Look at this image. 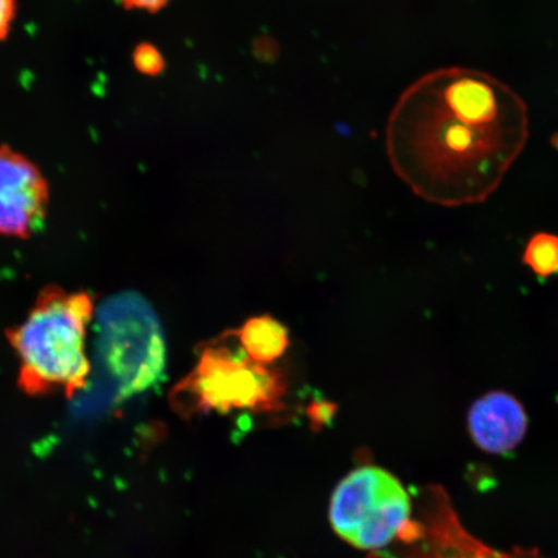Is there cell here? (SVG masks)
Here are the masks:
<instances>
[{
    "label": "cell",
    "instance_id": "7a4b0ae2",
    "mask_svg": "<svg viewBox=\"0 0 558 558\" xmlns=\"http://www.w3.org/2000/svg\"><path fill=\"white\" fill-rule=\"evenodd\" d=\"M93 312L86 292L68 294L58 288L40 292L25 323L9 331L10 343L20 355V384L26 393L62 389L70 397L86 386L90 365L85 343Z\"/></svg>",
    "mask_w": 558,
    "mask_h": 558
},
{
    "label": "cell",
    "instance_id": "9c48e42d",
    "mask_svg": "<svg viewBox=\"0 0 558 558\" xmlns=\"http://www.w3.org/2000/svg\"><path fill=\"white\" fill-rule=\"evenodd\" d=\"M521 263L532 274L541 279L558 276V234L536 232L530 236L521 254Z\"/></svg>",
    "mask_w": 558,
    "mask_h": 558
},
{
    "label": "cell",
    "instance_id": "6da1fadb",
    "mask_svg": "<svg viewBox=\"0 0 558 558\" xmlns=\"http://www.w3.org/2000/svg\"><path fill=\"white\" fill-rule=\"evenodd\" d=\"M387 153L418 197L445 207L483 204L529 138L526 102L505 82L470 68L421 76L389 116Z\"/></svg>",
    "mask_w": 558,
    "mask_h": 558
},
{
    "label": "cell",
    "instance_id": "5b68a950",
    "mask_svg": "<svg viewBox=\"0 0 558 558\" xmlns=\"http://www.w3.org/2000/svg\"><path fill=\"white\" fill-rule=\"evenodd\" d=\"M413 504L399 478L376 465L360 466L340 481L330 522L341 539L359 549L389 546L411 521Z\"/></svg>",
    "mask_w": 558,
    "mask_h": 558
},
{
    "label": "cell",
    "instance_id": "30bf717a",
    "mask_svg": "<svg viewBox=\"0 0 558 558\" xmlns=\"http://www.w3.org/2000/svg\"><path fill=\"white\" fill-rule=\"evenodd\" d=\"M134 64L140 73L156 76L165 70V59L157 48L150 44H142L134 52Z\"/></svg>",
    "mask_w": 558,
    "mask_h": 558
},
{
    "label": "cell",
    "instance_id": "7c38bea8",
    "mask_svg": "<svg viewBox=\"0 0 558 558\" xmlns=\"http://www.w3.org/2000/svg\"><path fill=\"white\" fill-rule=\"evenodd\" d=\"M124 9L156 13L169 5L171 0H120Z\"/></svg>",
    "mask_w": 558,
    "mask_h": 558
},
{
    "label": "cell",
    "instance_id": "8992f818",
    "mask_svg": "<svg viewBox=\"0 0 558 558\" xmlns=\"http://www.w3.org/2000/svg\"><path fill=\"white\" fill-rule=\"evenodd\" d=\"M50 187L29 158L0 145V234L27 239L46 218Z\"/></svg>",
    "mask_w": 558,
    "mask_h": 558
},
{
    "label": "cell",
    "instance_id": "ba28073f",
    "mask_svg": "<svg viewBox=\"0 0 558 558\" xmlns=\"http://www.w3.org/2000/svg\"><path fill=\"white\" fill-rule=\"evenodd\" d=\"M236 335L243 353L260 365L274 364L290 345L288 327L270 316L250 318Z\"/></svg>",
    "mask_w": 558,
    "mask_h": 558
},
{
    "label": "cell",
    "instance_id": "277c9868",
    "mask_svg": "<svg viewBox=\"0 0 558 558\" xmlns=\"http://www.w3.org/2000/svg\"><path fill=\"white\" fill-rule=\"evenodd\" d=\"M284 393L281 375L256 364L242 352L225 347L207 348L197 366L174 387L172 403L179 413L227 414L233 410H274Z\"/></svg>",
    "mask_w": 558,
    "mask_h": 558
},
{
    "label": "cell",
    "instance_id": "52a82bcc",
    "mask_svg": "<svg viewBox=\"0 0 558 558\" xmlns=\"http://www.w3.org/2000/svg\"><path fill=\"white\" fill-rule=\"evenodd\" d=\"M529 414L519 397L505 389L487 390L466 413L472 442L488 456H508L525 439Z\"/></svg>",
    "mask_w": 558,
    "mask_h": 558
},
{
    "label": "cell",
    "instance_id": "3957f363",
    "mask_svg": "<svg viewBox=\"0 0 558 558\" xmlns=\"http://www.w3.org/2000/svg\"><path fill=\"white\" fill-rule=\"evenodd\" d=\"M97 347L117 401L142 393L162 378L163 329L151 305L134 292H125L102 305Z\"/></svg>",
    "mask_w": 558,
    "mask_h": 558
},
{
    "label": "cell",
    "instance_id": "8fae6325",
    "mask_svg": "<svg viewBox=\"0 0 558 558\" xmlns=\"http://www.w3.org/2000/svg\"><path fill=\"white\" fill-rule=\"evenodd\" d=\"M16 10V0H0V40L5 39L10 34Z\"/></svg>",
    "mask_w": 558,
    "mask_h": 558
}]
</instances>
